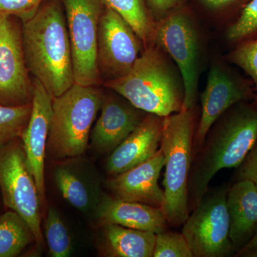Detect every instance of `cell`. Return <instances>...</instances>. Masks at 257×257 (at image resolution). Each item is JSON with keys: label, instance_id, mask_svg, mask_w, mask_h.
<instances>
[{"label": "cell", "instance_id": "cell-5", "mask_svg": "<svg viewBox=\"0 0 257 257\" xmlns=\"http://www.w3.org/2000/svg\"><path fill=\"white\" fill-rule=\"evenodd\" d=\"M102 98L96 86L77 84L53 98L47 145L52 157L73 159L86 152Z\"/></svg>", "mask_w": 257, "mask_h": 257}, {"label": "cell", "instance_id": "cell-10", "mask_svg": "<svg viewBox=\"0 0 257 257\" xmlns=\"http://www.w3.org/2000/svg\"><path fill=\"white\" fill-rule=\"evenodd\" d=\"M145 46L133 28L110 8L103 11L97 39V65L101 80H115L127 74Z\"/></svg>", "mask_w": 257, "mask_h": 257}, {"label": "cell", "instance_id": "cell-18", "mask_svg": "<svg viewBox=\"0 0 257 257\" xmlns=\"http://www.w3.org/2000/svg\"><path fill=\"white\" fill-rule=\"evenodd\" d=\"M229 237L235 254L252 239L257 231V188L250 179H240L227 193Z\"/></svg>", "mask_w": 257, "mask_h": 257}, {"label": "cell", "instance_id": "cell-24", "mask_svg": "<svg viewBox=\"0 0 257 257\" xmlns=\"http://www.w3.org/2000/svg\"><path fill=\"white\" fill-rule=\"evenodd\" d=\"M45 236L52 257H67L72 251V243L67 226L55 208L50 207L45 223Z\"/></svg>", "mask_w": 257, "mask_h": 257}, {"label": "cell", "instance_id": "cell-11", "mask_svg": "<svg viewBox=\"0 0 257 257\" xmlns=\"http://www.w3.org/2000/svg\"><path fill=\"white\" fill-rule=\"evenodd\" d=\"M255 96L251 79L245 78L222 62L211 66L201 96L202 109L194 134V153L202 146L209 130L225 111L240 101L254 100Z\"/></svg>", "mask_w": 257, "mask_h": 257}, {"label": "cell", "instance_id": "cell-15", "mask_svg": "<svg viewBox=\"0 0 257 257\" xmlns=\"http://www.w3.org/2000/svg\"><path fill=\"white\" fill-rule=\"evenodd\" d=\"M165 165L161 149L154 156L119 175L111 176L106 186L113 197L162 208L165 194L158 180Z\"/></svg>", "mask_w": 257, "mask_h": 257}, {"label": "cell", "instance_id": "cell-20", "mask_svg": "<svg viewBox=\"0 0 257 257\" xmlns=\"http://www.w3.org/2000/svg\"><path fill=\"white\" fill-rule=\"evenodd\" d=\"M56 186L64 199L76 209L89 211L97 205L85 179L68 165L57 166L54 170Z\"/></svg>", "mask_w": 257, "mask_h": 257}, {"label": "cell", "instance_id": "cell-22", "mask_svg": "<svg viewBox=\"0 0 257 257\" xmlns=\"http://www.w3.org/2000/svg\"><path fill=\"white\" fill-rule=\"evenodd\" d=\"M106 8L119 14L141 39L144 46L155 44L157 23L150 18L143 0H101Z\"/></svg>", "mask_w": 257, "mask_h": 257}, {"label": "cell", "instance_id": "cell-32", "mask_svg": "<svg viewBox=\"0 0 257 257\" xmlns=\"http://www.w3.org/2000/svg\"><path fill=\"white\" fill-rule=\"evenodd\" d=\"M257 249V231L256 234H255L254 236L252 239H251V241H249L242 248V249L240 250L239 252H237L235 254L236 256H244V255L246 254V253L250 252V251H253V250Z\"/></svg>", "mask_w": 257, "mask_h": 257}, {"label": "cell", "instance_id": "cell-28", "mask_svg": "<svg viewBox=\"0 0 257 257\" xmlns=\"http://www.w3.org/2000/svg\"><path fill=\"white\" fill-rule=\"evenodd\" d=\"M44 0H0V14L20 18L23 23L35 16Z\"/></svg>", "mask_w": 257, "mask_h": 257}, {"label": "cell", "instance_id": "cell-16", "mask_svg": "<svg viewBox=\"0 0 257 257\" xmlns=\"http://www.w3.org/2000/svg\"><path fill=\"white\" fill-rule=\"evenodd\" d=\"M163 125L164 117L147 114L133 133L109 154L106 166L108 173L119 175L154 156L161 145Z\"/></svg>", "mask_w": 257, "mask_h": 257}, {"label": "cell", "instance_id": "cell-2", "mask_svg": "<svg viewBox=\"0 0 257 257\" xmlns=\"http://www.w3.org/2000/svg\"><path fill=\"white\" fill-rule=\"evenodd\" d=\"M22 37L29 72L51 96L62 95L74 84L72 48L66 17L60 7L47 5L23 23Z\"/></svg>", "mask_w": 257, "mask_h": 257}, {"label": "cell", "instance_id": "cell-19", "mask_svg": "<svg viewBox=\"0 0 257 257\" xmlns=\"http://www.w3.org/2000/svg\"><path fill=\"white\" fill-rule=\"evenodd\" d=\"M101 227V250L109 257H153L156 234L106 224Z\"/></svg>", "mask_w": 257, "mask_h": 257}, {"label": "cell", "instance_id": "cell-23", "mask_svg": "<svg viewBox=\"0 0 257 257\" xmlns=\"http://www.w3.org/2000/svg\"><path fill=\"white\" fill-rule=\"evenodd\" d=\"M31 111L32 101L18 105L0 103V147L22 136Z\"/></svg>", "mask_w": 257, "mask_h": 257}, {"label": "cell", "instance_id": "cell-9", "mask_svg": "<svg viewBox=\"0 0 257 257\" xmlns=\"http://www.w3.org/2000/svg\"><path fill=\"white\" fill-rule=\"evenodd\" d=\"M68 30L74 84L96 86L101 82L97 65V39L102 15L101 0H63Z\"/></svg>", "mask_w": 257, "mask_h": 257}, {"label": "cell", "instance_id": "cell-6", "mask_svg": "<svg viewBox=\"0 0 257 257\" xmlns=\"http://www.w3.org/2000/svg\"><path fill=\"white\" fill-rule=\"evenodd\" d=\"M15 140L0 147V189L3 202L26 221L35 242L42 246L41 198L23 145Z\"/></svg>", "mask_w": 257, "mask_h": 257}, {"label": "cell", "instance_id": "cell-29", "mask_svg": "<svg viewBox=\"0 0 257 257\" xmlns=\"http://www.w3.org/2000/svg\"><path fill=\"white\" fill-rule=\"evenodd\" d=\"M236 179H250L252 181L257 175V143L249 154L238 167Z\"/></svg>", "mask_w": 257, "mask_h": 257}, {"label": "cell", "instance_id": "cell-31", "mask_svg": "<svg viewBox=\"0 0 257 257\" xmlns=\"http://www.w3.org/2000/svg\"><path fill=\"white\" fill-rule=\"evenodd\" d=\"M206 5L211 8L215 9H224V8L238 7L239 5H244L248 0H202Z\"/></svg>", "mask_w": 257, "mask_h": 257}, {"label": "cell", "instance_id": "cell-17", "mask_svg": "<svg viewBox=\"0 0 257 257\" xmlns=\"http://www.w3.org/2000/svg\"><path fill=\"white\" fill-rule=\"evenodd\" d=\"M99 226L118 224L131 229L160 233L169 226L163 209L142 203L102 195L95 208Z\"/></svg>", "mask_w": 257, "mask_h": 257}, {"label": "cell", "instance_id": "cell-7", "mask_svg": "<svg viewBox=\"0 0 257 257\" xmlns=\"http://www.w3.org/2000/svg\"><path fill=\"white\" fill-rule=\"evenodd\" d=\"M155 44L175 62L183 79L182 109H194L201 67V45L197 25L183 11L171 13L157 23Z\"/></svg>", "mask_w": 257, "mask_h": 257}, {"label": "cell", "instance_id": "cell-13", "mask_svg": "<svg viewBox=\"0 0 257 257\" xmlns=\"http://www.w3.org/2000/svg\"><path fill=\"white\" fill-rule=\"evenodd\" d=\"M53 97L40 81L32 82V111L22 135L23 146L42 203L45 200V160Z\"/></svg>", "mask_w": 257, "mask_h": 257}, {"label": "cell", "instance_id": "cell-26", "mask_svg": "<svg viewBox=\"0 0 257 257\" xmlns=\"http://www.w3.org/2000/svg\"><path fill=\"white\" fill-rule=\"evenodd\" d=\"M231 63L242 69L253 83L257 101V38L241 42L228 55Z\"/></svg>", "mask_w": 257, "mask_h": 257}, {"label": "cell", "instance_id": "cell-3", "mask_svg": "<svg viewBox=\"0 0 257 257\" xmlns=\"http://www.w3.org/2000/svg\"><path fill=\"white\" fill-rule=\"evenodd\" d=\"M104 85L148 114L165 117L179 112L183 106L184 86L180 72L156 44L145 47L127 74Z\"/></svg>", "mask_w": 257, "mask_h": 257}, {"label": "cell", "instance_id": "cell-33", "mask_svg": "<svg viewBox=\"0 0 257 257\" xmlns=\"http://www.w3.org/2000/svg\"><path fill=\"white\" fill-rule=\"evenodd\" d=\"M252 181L253 182H254L255 185H256L257 188V175L255 176V177L253 179Z\"/></svg>", "mask_w": 257, "mask_h": 257}, {"label": "cell", "instance_id": "cell-8", "mask_svg": "<svg viewBox=\"0 0 257 257\" xmlns=\"http://www.w3.org/2000/svg\"><path fill=\"white\" fill-rule=\"evenodd\" d=\"M229 187L206 193L184 223L182 233L193 257H227L235 254L229 237L227 207Z\"/></svg>", "mask_w": 257, "mask_h": 257}, {"label": "cell", "instance_id": "cell-27", "mask_svg": "<svg viewBox=\"0 0 257 257\" xmlns=\"http://www.w3.org/2000/svg\"><path fill=\"white\" fill-rule=\"evenodd\" d=\"M153 257H193V253L182 233L166 229L156 234Z\"/></svg>", "mask_w": 257, "mask_h": 257}, {"label": "cell", "instance_id": "cell-12", "mask_svg": "<svg viewBox=\"0 0 257 257\" xmlns=\"http://www.w3.org/2000/svg\"><path fill=\"white\" fill-rule=\"evenodd\" d=\"M24 54L22 30L12 17L0 14V103H30L32 82Z\"/></svg>", "mask_w": 257, "mask_h": 257}, {"label": "cell", "instance_id": "cell-14", "mask_svg": "<svg viewBox=\"0 0 257 257\" xmlns=\"http://www.w3.org/2000/svg\"><path fill=\"white\" fill-rule=\"evenodd\" d=\"M110 90L108 94H103L100 115L90 135L92 146L102 154H110L148 114L134 106L124 96Z\"/></svg>", "mask_w": 257, "mask_h": 257}, {"label": "cell", "instance_id": "cell-1", "mask_svg": "<svg viewBox=\"0 0 257 257\" xmlns=\"http://www.w3.org/2000/svg\"><path fill=\"white\" fill-rule=\"evenodd\" d=\"M256 143V101L236 103L216 120L202 146L193 154L188 183L190 212L209 191L217 172L238 168Z\"/></svg>", "mask_w": 257, "mask_h": 257}, {"label": "cell", "instance_id": "cell-4", "mask_svg": "<svg viewBox=\"0 0 257 257\" xmlns=\"http://www.w3.org/2000/svg\"><path fill=\"white\" fill-rule=\"evenodd\" d=\"M194 109L164 117L160 149L165 157L162 209L169 226L183 225L190 214L188 201L189 174L194 153L196 131Z\"/></svg>", "mask_w": 257, "mask_h": 257}, {"label": "cell", "instance_id": "cell-21", "mask_svg": "<svg viewBox=\"0 0 257 257\" xmlns=\"http://www.w3.org/2000/svg\"><path fill=\"white\" fill-rule=\"evenodd\" d=\"M33 241L31 228L18 213L10 210L0 216V257L18 256Z\"/></svg>", "mask_w": 257, "mask_h": 257}, {"label": "cell", "instance_id": "cell-25", "mask_svg": "<svg viewBox=\"0 0 257 257\" xmlns=\"http://www.w3.org/2000/svg\"><path fill=\"white\" fill-rule=\"evenodd\" d=\"M226 37L236 45L257 38V0H248L226 30Z\"/></svg>", "mask_w": 257, "mask_h": 257}, {"label": "cell", "instance_id": "cell-30", "mask_svg": "<svg viewBox=\"0 0 257 257\" xmlns=\"http://www.w3.org/2000/svg\"><path fill=\"white\" fill-rule=\"evenodd\" d=\"M157 15L167 16V13L180 3L181 0H147Z\"/></svg>", "mask_w": 257, "mask_h": 257}]
</instances>
